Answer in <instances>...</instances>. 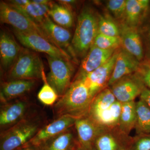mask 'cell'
<instances>
[{"label": "cell", "instance_id": "13", "mask_svg": "<svg viewBox=\"0 0 150 150\" xmlns=\"http://www.w3.org/2000/svg\"><path fill=\"white\" fill-rule=\"evenodd\" d=\"M74 126L77 134L79 144L90 150H93L96 137L105 129L97 124L87 115L76 118Z\"/></svg>", "mask_w": 150, "mask_h": 150}, {"label": "cell", "instance_id": "5", "mask_svg": "<svg viewBox=\"0 0 150 150\" xmlns=\"http://www.w3.org/2000/svg\"><path fill=\"white\" fill-rule=\"evenodd\" d=\"M50 72L46 79L48 83L59 97L64 95L72 83L74 68L71 61L47 56Z\"/></svg>", "mask_w": 150, "mask_h": 150}, {"label": "cell", "instance_id": "20", "mask_svg": "<svg viewBox=\"0 0 150 150\" xmlns=\"http://www.w3.org/2000/svg\"><path fill=\"white\" fill-rule=\"evenodd\" d=\"M122 103L116 100L106 110L87 114L95 123L105 129H112L118 127L121 115Z\"/></svg>", "mask_w": 150, "mask_h": 150}, {"label": "cell", "instance_id": "18", "mask_svg": "<svg viewBox=\"0 0 150 150\" xmlns=\"http://www.w3.org/2000/svg\"><path fill=\"white\" fill-rule=\"evenodd\" d=\"M121 44L124 50L140 61L143 58V48L142 40L136 28L123 24L120 28Z\"/></svg>", "mask_w": 150, "mask_h": 150}, {"label": "cell", "instance_id": "34", "mask_svg": "<svg viewBox=\"0 0 150 150\" xmlns=\"http://www.w3.org/2000/svg\"><path fill=\"white\" fill-rule=\"evenodd\" d=\"M140 99L143 100L150 108V89L146 87L140 96Z\"/></svg>", "mask_w": 150, "mask_h": 150}, {"label": "cell", "instance_id": "16", "mask_svg": "<svg viewBox=\"0 0 150 150\" xmlns=\"http://www.w3.org/2000/svg\"><path fill=\"white\" fill-rule=\"evenodd\" d=\"M117 49L103 50L92 46L82 61L76 77L87 74L101 67L111 58Z\"/></svg>", "mask_w": 150, "mask_h": 150}, {"label": "cell", "instance_id": "2", "mask_svg": "<svg viewBox=\"0 0 150 150\" xmlns=\"http://www.w3.org/2000/svg\"><path fill=\"white\" fill-rule=\"evenodd\" d=\"M38 116L28 114L10 128L1 132L0 150H15L30 142L42 127Z\"/></svg>", "mask_w": 150, "mask_h": 150}, {"label": "cell", "instance_id": "9", "mask_svg": "<svg viewBox=\"0 0 150 150\" xmlns=\"http://www.w3.org/2000/svg\"><path fill=\"white\" fill-rule=\"evenodd\" d=\"M110 87L117 100L121 103L134 101L146 87L137 72L121 78Z\"/></svg>", "mask_w": 150, "mask_h": 150}, {"label": "cell", "instance_id": "19", "mask_svg": "<svg viewBox=\"0 0 150 150\" xmlns=\"http://www.w3.org/2000/svg\"><path fill=\"white\" fill-rule=\"evenodd\" d=\"M35 80H15L4 82L1 88V100L3 103L24 95L32 90Z\"/></svg>", "mask_w": 150, "mask_h": 150}, {"label": "cell", "instance_id": "22", "mask_svg": "<svg viewBox=\"0 0 150 150\" xmlns=\"http://www.w3.org/2000/svg\"><path fill=\"white\" fill-rule=\"evenodd\" d=\"M137 106L135 101L122 103L118 128L123 134L129 136L135 129L137 122Z\"/></svg>", "mask_w": 150, "mask_h": 150}, {"label": "cell", "instance_id": "4", "mask_svg": "<svg viewBox=\"0 0 150 150\" xmlns=\"http://www.w3.org/2000/svg\"><path fill=\"white\" fill-rule=\"evenodd\" d=\"M45 74L42 61L38 54L23 48L14 64L9 70L7 81L43 79Z\"/></svg>", "mask_w": 150, "mask_h": 150}, {"label": "cell", "instance_id": "37", "mask_svg": "<svg viewBox=\"0 0 150 150\" xmlns=\"http://www.w3.org/2000/svg\"><path fill=\"white\" fill-rule=\"evenodd\" d=\"M146 63H147V64H149L150 65V61H149V62H146Z\"/></svg>", "mask_w": 150, "mask_h": 150}, {"label": "cell", "instance_id": "31", "mask_svg": "<svg viewBox=\"0 0 150 150\" xmlns=\"http://www.w3.org/2000/svg\"><path fill=\"white\" fill-rule=\"evenodd\" d=\"M126 3L125 0H110L107 3V7L115 17L121 18L125 16Z\"/></svg>", "mask_w": 150, "mask_h": 150}, {"label": "cell", "instance_id": "38", "mask_svg": "<svg viewBox=\"0 0 150 150\" xmlns=\"http://www.w3.org/2000/svg\"><path fill=\"white\" fill-rule=\"evenodd\" d=\"M127 150V149H124V150Z\"/></svg>", "mask_w": 150, "mask_h": 150}, {"label": "cell", "instance_id": "15", "mask_svg": "<svg viewBox=\"0 0 150 150\" xmlns=\"http://www.w3.org/2000/svg\"><path fill=\"white\" fill-rule=\"evenodd\" d=\"M139 61L125 50H119L115 66L108 86H111L121 78L137 72Z\"/></svg>", "mask_w": 150, "mask_h": 150}, {"label": "cell", "instance_id": "10", "mask_svg": "<svg viewBox=\"0 0 150 150\" xmlns=\"http://www.w3.org/2000/svg\"><path fill=\"white\" fill-rule=\"evenodd\" d=\"M133 139L122 133L118 127L105 129L95 140L93 150H129Z\"/></svg>", "mask_w": 150, "mask_h": 150}, {"label": "cell", "instance_id": "39", "mask_svg": "<svg viewBox=\"0 0 150 150\" xmlns=\"http://www.w3.org/2000/svg\"></svg>", "mask_w": 150, "mask_h": 150}, {"label": "cell", "instance_id": "28", "mask_svg": "<svg viewBox=\"0 0 150 150\" xmlns=\"http://www.w3.org/2000/svg\"><path fill=\"white\" fill-rule=\"evenodd\" d=\"M44 84L38 94V98L40 102L47 106L54 105L58 100L59 96L55 90L48 83L46 76L44 75L42 79Z\"/></svg>", "mask_w": 150, "mask_h": 150}, {"label": "cell", "instance_id": "25", "mask_svg": "<svg viewBox=\"0 0 150 150\" xmlns=\"http://www.w3.org/2000/svg\"><path fill=\"white\" fill-rule=\"evenodd\" d=\"M51 6L40 4L34 2L33 1H30V2L25 5L12 7L39 24L48 16Z\"/></svg>", "mask_w": 150, "mask_h": 150}, {"label": "cell", "instance_id": "26", "mask_svg": "<svg viewBox=\"0 0 150 150\" xmlns=\"http://www.w3.org/2000/svg\"><path fill=\"white\" fill-rule=\"evenodd\" d=\"M136 106L137 133L139 135H150V108L141 99L136 102Z\"/></svg>", "mask_w": 150, "mask_h": 150}, {"label": "cell", "instance_id": "24", "mask_svg": "<svg viewBox=\"0 0 150 150\" xmlns=\"http://www.w3.org/2000/svg\"><path fill=\"white\" fill-rule=\"evenodd\" d=\"M48 15L56 24L67 29L71 28L74 25L72 10L59 3H53L50 6Z\"/></svg>", "mask_w": 150, "mask_h": 150}, {"label": "cell", "instance_id": "21", "mask_svg": "<svg viewBox=\"0 0 150 150\" xmlns=\"http://www.w3.org/2000/svg\"><path fill=\"white\" fill-rule=\"evenodd\" d=\"M71 128L51 138L40 146L41 150H75L79 145Z\"/></svg>", "mask_w": 150, "mask_h": 150}, {"label": "cell", "instance_id": "14", "mask_svg": "<svg viewBox=\"0 0 150 150\" xmlns=\"http://www.w3.org/2000/svg\"><path fill=\"white\" fill-rule=\"evenodd\" d=\"M54 44L69 54L73 53L71 45V35L68 29L56 24L47 16L39 24ZM74 51V50H73Z\"/></svg>", "mask_w": 150, "mask_h": 150}, {"label": "cell", "instance_id": "11", "mask_svg": "<svg viewBox=\"0 0 150 150\" xmlns=\"http://www.w3.org/2000/svg\"><path fill=\"white\" fill-rule=\"evenodd\" d=\"M0 111V126L3 131L10 128L28 114L30 106L25 99H17L3 103Z\"/></svg>", "mask_w": 150, "mask_h": 150}, {"label": "cell", "instance_id": "29", "mask_svg": "<svg viewBox=\"0 0 150 150\" xmlns=\"http://www.w3.org/2000/svg\"><path fill=\"white\" fill-rule=\"evenodd\" d=\"M121 44L120 36L114 37L98 33L95 39L93 46L103 50H112L117 49Z\"/></svg>", "mask_w": 150, "mask_h": 150}, {"label": "cell", "instance_id": "33", "mask_svg": "<svg viewBox=\"0 0 150 150\" xmlns=\"http://www.w3.org/2000/svg\"><path fill=\"white\" fill-rule=\"evenodd\" d=\"M142 79L146 87L150 89V65L147 63L140 65L137 72Z\"/></svg>", "mask_w": 150, "mask_h": 150}, {"label": "cell", "instance_id": "36", "mask_svg": "<svg viewBox=\"0 0 150 150\" xmlns=\"http://www.w3.org/2000/svg\"><path fill=\"white\" fill-rule=\"evenodd\" d=\"M75 150H90L86 149L85 148L81 146L79 144L77 146Z\"/></svg>", "mask_w": 150, "mask_h": 150}, {"label": "cell", "instance_id": "7", "mask_svg": "<svg viewBox=\"0 0 150 150\" xmlns=\"http://www.w3.org/2000/svg\"><path fill=\"white\" fill-rule=\"evenodd\" d=\"M13 31L17 39L23 46L47 56L71 61V57L64 50L59 48L41 35L35 33L20 32L14 29Z\"/></svg>", "mask_w": 150, "mask_h": 150}, {"label": "cell", "instance_id": "27", "mask_svg": "<svg viewBox=\"0 0 150 150\" xmlns=\"http://www.w3.org/2000/svg\"><path fill=\"white\" fill-rule=\"evenodd\" d=\"M116 100H117L110 89L106 87L100 92L94 98L91 104L87 114L106 110Z\"/></svg>", "mask_w": 150, "mask_h": 150}, {"label": "cell", "instance_id": "8", "mask_svg": "<svg viewBox=\"0 0 150 150\" xmlns=\"http://www.w3.org/2000/svg\"><path fill=\"white\" fill-rule=\"evenodd\" d=\"M119 51L117 49L105 64L93 71L81 76L76 77L82 79L94 98L108 85Z\"/></svg>", "mask_w": 150, "mask_h": 150}, {"label": "cell", "instance_id": "3", "mask_svg": "<svg viewBox=\"0 0 150 150\" xmlns=\"http://www.w3.org/2000/svg\"><path fill=\"white\" fill-rule=\"evenodd\" d=\"M98 18L91 8L83 9L78 17L76 26L71 41L74 52L83 56L93 45L98 33Z\"/></svg>", "mask_w": 150, "mask_h": 150}, {"label": "cell", "instance_id": "1", "mask_svg": "<svg viewBox=\"0 0 150 150\" xmlns=\"http://www.w3.org/2000/svg\"><path fill=\"white\" fill-rule=\"evenodd\" d=\"M94 98L81 78L76 77L66 93L54 105L58 117L68 115L76 118L86 115Z\"/></svg>", "mask_w": 150, "mask_h": 150}, {"label": "cell", "instance_id": "23", "mask_svg": "<svg viewBox=\"0 0 150 150\" xmlns=\"http://www.w3.org/2000/svg\"><path fill=\"white\" fill-rule=\"evenodd\" d=\"M148 0H127L126 13V24L136 28L149 6Z\"/></svg>", "mask_w": 150, "mask_h": 150}, {"label": "cell", "instance_id": "12", "mask_svg": "<svg viewBox=\"0 0 150 150\" xmlns=\"http://www.w3.org/2000/svg\"><path fill=\"white\" fill-rule=\"evenodd\" d=\"M76 119L68 115L58 117L51 123L43 126L28 144L40 146L51 138L71 128L74 125Z\"/></svg>", "mask_w": 150, "mask_h": 150}, {"label": "cell", "instance_id": "17", "mask_svg": "<svg viewBox=\"0 0 150 150\" xmlns=\"http://www.w3.org/2000/svg\"><path fill=\"white\" fill-rule=\"evenodd\" d=\"M23 48L17 43L13 36L1 31L0 34L1 64L4 70L10 69L19 56Z\"/></svg>", "mask_w": 150, "mask_h": 150}, {"label": "cell", "instance_id": "32", "mask_svg": "<svg viewBox=\"0 0 150 150\" xmlns=\"http://www.w3.org/2000/svg\"><path fill=\"white\" fill-rule=\"evenodd\" d=\"M139 136L133 139L129 150H150V135Z\"/></svg>", "mask_w": 150, "mask_h": 150}, {"label": "cell", "instance_id": "30", "mask_svg": "<svg viewBox=\"0 0 150 150\" xmlns=\"http://www.w3.org/2000/svg\"><path fill=\"white\" fill-rule=\"evenodd\" d=\"M98 33L108 36H120V28L111 19L100 16L98 18Z\"/></svg>", "mask_w": 150, "mask_h": 150}, {"label": "cell", "instance_id": "6", "mask_svg": "<svg viewBox=\"0 0 150 150\" xmlns=\"http://www.w3.org/2000/svg\"><path fill=\"white\" fill-rule=\"evenodd\" d=\"M0 20L3 23L10 25L20 32L37 33L56 45L39 24L6 2L2 1L0 3Z\"/></svg>", "mask_w": 150, "mask_h": 150}, {"label": "cell", "instance_id": "35", "mask_svg": "<svg viewBox=\"0 0 150 150\" xmlns=\"http://www.w3.org/2000/svg\"><path fill=\"white\" fill-rule=\"evenodd\" d=\"M15 150H41L40 146L27 144Z\"/></svg>", "mask_w": 150, "mask_h": 150}]
</instances>
